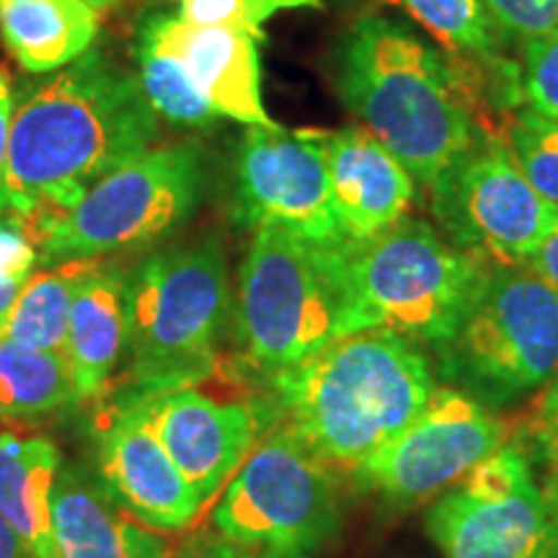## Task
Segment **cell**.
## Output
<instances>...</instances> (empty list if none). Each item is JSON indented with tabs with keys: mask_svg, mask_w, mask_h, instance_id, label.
<instances>
[{
	"mask_svg": "<svg viewBox=\"0 0 558 558\" xmlns=\"http://www.w3.org/2000/svg\"><path fill=\"white\" fill-rule=\"evenodd\" d=\"M11 120H13V90L11 75L0 68V179L5 171V158H9L11 140Z\"/></svg>",
	"mask_w": 558,
	"mask_h": 558,
	"instance_id": "cell-34",
	"label": "cell"
},
{
	"mask_svg": "<svg viewBox=\"0 0 558 558\" xmlns=\"http://www.w3.org/2000/svg\"><path fill=\"white\" fill-rule=\"evenodd\" d=\"M26 558H32V556H26Z\"/></svg>",
	"mask_w": 558,
	"mask_h": 558,
	"instance_id": "cell-39",
	"label": "cell"
},
{
	"mask_svg": "<svg viewBox=\"0 0 558 558\" xmlns=\"http://www.w3.org/2000/svg\"><path fill=\"white\" fill-rule=\"evenodd\" d=\"M205 507L220 497L262 435V411L220 401L197 388H177L132 403Z\"/></svg>",
	"mask_w": 558,
	"mask_h": 558,
	"instance_id": "cell-14",
	"label": "cell"
},
{
	"mask_svg": "<svg viewBox=\"0 0 558 558\" xmlns=\"http://www.w3.org/2000/svg\"><path fill=\"white\" fill-rule=\"evenodd\" d=\"M399 3L450 50L492 60L497 47V24L481 0H399Z\"/></svg>",
	"mask_w": 558,
	"mask_h": 558,
	"instance_id": "cell-25",
	"label": "cell"
},
{
	"mask_svg": "<svg viewBox=\"0 0 558 558\" xmlns=\"http://www.w3.org/2000/svg\"><path fill=\"white\" fill-rule=\"evenodd\" d=\"M233 215L246 228H282L318 246H339L324 132L248 128L233 166Z\"/></svg>",
	"mask_w": 558,
	"mask_h": 558,
	"instance_id": "cell-13",
	"label": "cell"
},
{
	"mask_svg": "<svg viewBox=\"0 0 558 558\" xmlns=\"http://www.w3.org/2000/svg\"><path fill=\"white\" fill-rule=\"evenodd\" d=\"M24 543L16 535V530L11 527V522L0 514V558H26Z\"/></svg>",
	"mask_w": 558,
	"mask_h": 558,
	"instance_id": "cell-35",
	"label": "cell"
},
{
	"mask_svg": "<svg viewBox=\"0 0 558 558\" xmlns=\"http://www.w3.org/2000/svg\"><path fill=\"white\" fill-rule=\"evenodd\" d=\"M99 16L83 0H0V37L29 73H52L83 58Z\"/></svg>",
	"mask_w": 558,
	"mask_h": 558,
	"instance_id": "cell-21",
	"label": "cell"
},
{
	"mask_svg": "<svg viewBox=\"0 0 558 558\" xmlns=\"http://www.w3.org/2000/svg\"><path fill=\"white\" fill-rule=\"evenodd\" d=\"M505 143L527 184L558 209V120L522 109L509 122Z\"/></svg>",
	"mask_w": 558,
	"mask_h": 558,
	"instance_id": "cell-26",
	"label": "cell"
},
{
	"mask_svg": "<svg viewBox=\"0 0 558 558\" xmlns=\"http://www.w3.org/2000/svg\"><path fill=\"white\" fill-rule=\"evenodd\" d=\"M507 442V427L476 399L435 388L427 407L354 476L388 505L414 507L450 492Z\"/></svg>",
	"mask_w": 558,
	"mask_h": 558,
	"instance_id": "cell-12",
	"label": "cell"
},
{
	"mask_svg": "<svg viewBox=\"0 0 558 558\" xmlns=\"http://www.w3.org/2000/svg\"><path fill=\"white\" fill-rule=\"evenodd\" d=\"M269 380L303 442L352 473L393 442L435 393L427 357L393 331L347 333Z\"/></svg>",
	"mask_w": 558,
	"mask_h": 558,
	"instance_id": "cell-3",
	"label": "cell"
},
{
	"mask_svg": "<svg viewBox=\"0 0 558 558\" xmlns=\"http://www.w3.org/2000/svg\"><path fill=\"white\" fill-rule=\"evenodd\" d=\"M50 507L62 558H169L173 550L166 535L132 518L83 465H62Z\"/></svg>",
	"mask_w": 558,
	"mask_h": 558,
	"instance_id": "cell-18",
	"label": "cell"
},
{
	"mask_svg": "<svg viewBox=\"0 0 558 558\" xmlns=\"http://www.w3.org/2000/svg\"><path fill=\"white\" fill-rule=\"evenodd\" d=\"M525 267L533 269L541 279H546L550 288L558 290V222L550 228V233L543 239L538 251L530 256Z\"/></svg>",
	"mask_w": 558,
	"mask_h": 558,
	"instance_id": "cell-33",
	"label": "cell"
},
{
	"mask_svg": "<svg viewBox=\"0 0 558 558\" xmlns=\"http://www.w3.org/2000/svg\"><path fill=\"white\" fill-rule=\"evenodd\" d=\"M324 0H177V16L199 26H222L267 41L262 26L271 16L295 9H320Z\"/></svg>",
	"mask_w": 558,
	"mask_h": 558,
	"instance_id": "cell-27",
	"label": "cell"
},
{
	"mask_svg": "<svg viewBox=\"0 0 558 558\" xmlns=\"http://www.w3.org/2000/svg\"><path fill=\"white\" fill-rule=\"evenodd\" d=\"M445 558H538L558 527V499L518 448H499L445 492L427 520Z\"/></svg>",
	"mask_w": 558,
	"mask_h": 558,
	"instance_id": "cell-11",
	"label": "cell"
},
{
	"mask_svg": "<svg viewBox=\"0 0 558 558\" xmlns=\"http://www.w3.org/2000/svg\"><path fill=\"white\" fill-rule=\"evenodd\" d=\"M429 190L456 246L488 267H525L558 222V209L527 184L505 140L481 137Z\"/></svg>",
	"mask_w": 558,
	"mask_h": 558,
	"instance_id": "cell-10",
	"label": "cell"
},
{
	"mask_svg": "<svg viewBox=\"0 0 558 558\" xmlns=\"http://www.w3.org/2000/svg\"><path fill=\"white\" fill-rule=\"evenodd\" d=\"M21 288H24V282H13V279L0 277V329H3L5 320H9V313L13 308V303H16Z\"/></svg>",
	"mask_w": 558,
	"mask_h": 558,
	"instance_id": "cell-36",
	"label": "cell"
},
{
	"mask_svg": "<svg viewBox=\"0 0 558 558\" xmlns=\"http://www.w3.org/2000/svg\"><path fill=\"white\" fill-rule=\"evenodd\" d=\"M205 179L197 145L145 150L90 186L73 209L29 222L39 262H94L166 239L199 207Z\"/></svg>",
	"mask_w": 558,
	"mask_h": 558,
	"instance_id": "cell-6",
	"label": "cell"
},
{
	"mask_svg": "<svg viewBox=\"0 0 558 558\" xmlns=\"http://www.w3.org/2000/svg\"><path fill=\"white\" fill-rule=\"evenodd\" d=\"M333 86L362 128L427 186L484 137L450 62L383 16L349 26L333 52Z\"/></svg>",
	"mask_w": 558,
	"mask_h": 558,
	"instance_id": "cell-2",
	"label": "cell"
},
{
	"mask_svg": "<svg viewBox=\"0 0 558 558\" xmlns=\"http://www.w3.org/2000/svg\"><path fill=\"white\" fill-rule=\"evenodd\" d=\"M137 78L153 111L173 128L181 130H213L220 114L209 107L197 86L186 78L184 70L169 54L153 50L143 39H135Z\"/></svg>",
	"mask_w": 558,
	"mask_h": 558,
	"instance_id": "cell-24",
	"label": "cell"
},
{
	"mask_svg": "<svg viewBox=\"0 0 558 558\" xmlns=\"http://www.w3.org/2000/svg\"><path fill=\"white\" fill-rule=\"evenodd\" d=\"M331 202L349 241L373 239L407 218L416 179L362 124L324 132Z\"/></svg>",
	"mask_w": 558,
	"mask_h": 558,
	"instance_id": "cell-17",
	"label": "cell"
},
{
	"mask_svg": "<svg viewBox=\"0 0 558 558\" xmlns=\"http://www.w3.org/2000/svg\"><path fill=\"white\" fill-rule=\"evenodd\" d=\"M156 137L158 114L137 73L88 50L13 109L0 213L26 222L68 213Z\"/></svg>",
	"mask_w": 558,
	"mask_h": 558,
	"instance_id": "cell-1",
	"label": "cell"
},
{
	"mask_svg": "<svg viewBox=\"0 0 558 558\" xmlns=\"http://www.w3.org/2000/svg\"><path fill=\"white\" fill-rule=\"evenodd\" d=\"M78 399L65 354L26 349L0 333V418H41Z\"/></svg>",
	"mask_w": 558,
	"mask_h": 558,
	"instance_id": "cell-22",
	"label": "cell"
},
{
	"mask_svg": "<svg viewBox=\"0 0 558 558\" xmlns=\"http://www.w3.org/2000/svg\"><path fill=\"white\" fill-rule=\"evenodd\" d=\"M442 349L445 369L492 401L558 375V290L527 267H488Z\"/></svg>",
	"mask_w": 558,
	"mask_h": 558,
	"instance_id": "cell-9",
	"label": "cell"
},
{
	"mask_svg": "<svg viewBox=\"0 0 558 558\" xmlns=\"http://www.w3.org/2000/svg\"><path fill=\"white\" fill-rule=\"evenodd\" d=\"M169 558H254L218 533H197L184 543H173Z\"/></svg>",
	"mask_w": 558,
	"mask_h": 558,
	"instance_id": "cell-31",
	"label": "cell"
},
{
	"mask_svg": "<svg viewBox=\"0 0 558 558\" xmlns=\"http://www.w3.org/2000/svg\"><path fill=\"white\" fill-rule=\"evenodd\" d=\"M486 269L488 264L414 218H403L373 239H347L339 248L337 339L357 331H393L411 341L448 344Z\"/></svg>",
	"mask_w": 558,
	"mask_h": 558,
	"instance_id": "cell-4",
	"label": "cell"
},
{
	"mask_svg": "<svg viewBox=\"0 0 558 558\" xmlns=\"http://www.w3.org/2000/svg\"><path fill=\"white\" fill-rule=\"evenodd\" d=\"M96 463L111 497L158 533H181L205 509V501L135 407H117L104 424Z\"/></svg>",
	"mask_w": 558,
	"mask_h": 558,
	"instance_id": "cell-16",
	"label": "cell"
},
{
	"mask_svg": "<svg viewBox=\"0 0 558 558\" xmlns=\"http://www.w3.org/2000/svg\"><path fill=\"white\" fill-rule=\"evenodd\" d=\"M522 94L530 109L558 120V29L525 41Z\"/></svg>",
	"mask_w": 558,
	"mask_h": 558,
	"instance_id": "cell-28",
	"label": "cell"
},
{
	"mask_svg": "<svg viewBox=\"0 0 558 558\" xmlns=\"http://www.w3.org/2000/svg\"><path fill=\"white\" fill-rule=\"evenodd\" d=\"M130 275L90 264L70 308L65 357L81 401L101 399L128 354Z\"/></svg>",
	"mask_w": 558,
	"mask_h": 558,
	"instance_id": "cell-19",
	"label": "cell"
},
{
	"mask_svg": "<svg viewBox=\"0 0 558 558\" xmlns=\"http://www.w3.org/2000/svg\"><path fill=\"white\" fill-rule=\"evenodd\" d=\"M538 558H558V527H556V533L550 535L548 546L543 548V554Z\"/></svg>",
	"mask_w": 558,
	"mask_h": 558,
	"instance_id": "cell-38",
	"label": "cell"
},
{
	"mask_svg": "<svg viewBox=\"0 0 558 558\" xmlns=\"http://www.w3.org/2000/svg\"><path fill=\"white\" fill-rule=\"evenodd\" d=\"M83 3H86L88 9L94 11L96 16H99V13H107V11L111 9V5L117 3V0H83Z\"/></svg>",
	"mask_w": 558,
	"mask_h": 558,
	"instance_id": "cell-37",
	"label": "cell"
},
{
	"mask_svg": "<svg viewBox=\"0 0 558 558\" xmlns=\"http://www.w3.org/2000/svg\"><path fill=\"white\" fill-rule=\"evenodd\" d=\"M535 432H538L543 448L558 458V375L550 380L546 396H543L538 416H535Z\"/></svg>",
	"mask_w": 558,
	"mask_h": 558,
	"instance_id": "cell-32",
	"label": "cell"
},
{
	"mask_svg": "<svg viewBox=\"0 0 558 558\" xmlns=\"http://www.w3.org/2000/svg\"><path fill=\"white\" fill-rule=\"evenodd\" d=\"M339 246L256 228L239 277V337L248 365L282 373L337 339Z\"/></svg>",
	"mask_w": 558,
	"mask_h": 558,
	"instance_id": "cell-7",
	"label": "cell"
},
{
	"mask_svg": "<svg viewBox=\"0 0 558 558\" xmlns=\"http://www.w3.org/2000/svg\"><path fill=\"white\" fill-rule=\"evenodd\" d=\"M60 469V450L50 437L0 432V514L32 558H62L50 507Z\"/></svg>",
	"mask_w": 558,
	"mask_h": 558,
	"instance_id": "cell-20",
	"label": "cell"
},
{
	"mask_svg": "<svg viewBox=\"0 0 558 558\" xmlns=\"http://www.w3.org/2000/svg\"><path fill=\"white\" fill-rule=\"evenodd\" d=\"M499 32L538 39L558 29V0H481Z\"/></svg>",
	"mask_w": 558,
	"mask_h": 558,
	"instance_id": "cell-29",
	"label": "cell"
},
{
	"mask_svg": "<svg viewBox=\"0 0 558 558\" xmlns=\"http://www.w3.org/2000/svg\"><path fill=\"white\" fill-rule=\"evenodd\" d=\"M230 305L218 239L160 251L140 264L130 275L128 393L120 407L207 380L218 367Z\"/></svg>",
	"mask_w": 558,
	"mask_h": 558,
	"instance_id": "cell-5",
	"label": "cell"
},
{
	"mask_svg": "<svg viewBox=\"0 0 558 558\" xmlns=\"http://www.w3.org/2000/svg\"><path fill=\"white\" fill-rule=\"evenodd\" d=\"M94 262H62L32 275L21 288L0 333L26 349L65 354L75 290Z\"/></svg>",
	"mask_w": 558,
	"mask_h": 558,
	"instance_id": "cell-23",
	"label": "cell"
},
{
	"mask_svg": "<svg viewBox=\"0 0 558 558\" xmlns=\"http://www.w3.org/2000/svg\"><path fill=\"white\" fill-rule=\"evenodd\" d=\"M331 465L288 422L267 432L213 507V530L254 558H313L337 533Z\"/></svg>",
	"mask_w": 558,
	"mask_h": 558,
	"instance_id": "cell-8",
	"label": "cell"
},
{
	"mask_svg": "<svg viewBox=\"0 0 558 558\" xmlns=\"http://www.w3.org/2000/svg\"><path fill=\"white\" fill-rule=\"evenodd\" d=\"M137 39L177 60L220 117L246 128L284 130L264 109L259 41L251 34L190 24L177 13L156 11L140 21Z\"/></svg>",
	"mask_w": 558,
	"mask_h": 558,
	"instance_id": "cell-15",
	"label": "cell"
},
{
	"mask_svg": "<svg viewBox=\"0 0 558 558\" xmlns=\"http://www.w3.org/2000/svg\"><path fill=\"white\" fill-rule=\"evenodd\" d=\"M37 264L39 251L29 222L19 215L0 213V277L26 282Z\"/></svg>",
	"mask_w": 558,
	"mask_h": 558,
	"instance_id": "cell-30",
	"label": "cell"
}]
</instances>
